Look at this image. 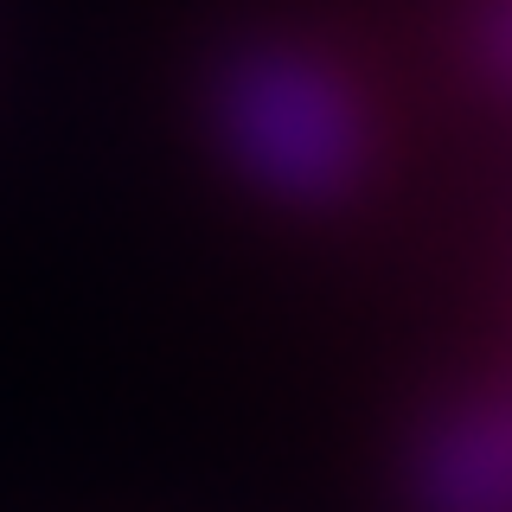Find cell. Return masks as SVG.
Instances as JSON below:
<instances>
[{
  "mask_svg": "<svg viewBox=\"0 0 512 512\" xmlns=\"http://www.w3.org/2000/svg\"><path fill=\"white\" fill-rule=\"evenodd\" d=\"M224 141L282 199H340L365 167V109L340 71L301 52H256L224 84Z\"/></svg>",
  "mask_w": 512,
  "mask_h": 512,
  "instance_id": "1",
  "label": "cell"
}]
</instances>
